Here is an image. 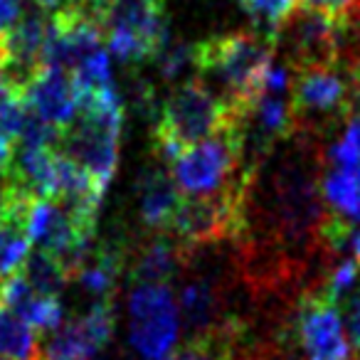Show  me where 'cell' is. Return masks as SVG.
I'll use <instances>...</instances> for the list:
<instances>
[{
  "label": "cell",
  "instance_id": "cell-25",
  "mask_svg": "<svg viewBox=\"0 0 360 360\" xmlns=\"http://www.w3.org/2000/svg\"><path fill=\"white\" fill-rule=\"evenodd\" d=\"M335 306L340 311V321H343V330H345V338H348L350 353L360 355V291L353 289Z\"/></svg>",
  "mask_w": 360,
  "mask_h": 360
},
{
  "label": "cell",
  "instance_id": "cell-16",
  "mask_svg": "<svg viewBox=\"0 0 360 360\" xmlns=\"http://www.w3.org/2000/svg\"><path fill=\"white\" fill-rule=\"evenodd\" d=\"M250 326L245 321H232L215 330L200 335H191L186 345L163 360H247L250 343Z\"/></svg>",
  "mask_w": 360,
  "mask_h": 360
},
{
  "label": "cell",
  "instance_id": "cell-3",
  "mask_svg": "<svg viewBox=\"0 0 360 360\" xmlns=\"http://www.w3.org/2000/svg\"><path fill=\"white\" fill-rule=\"evenodd\" d=\"M355 109L358 96L343 62L289 70L291 134L323 141L338 126H345Z\"/></svg>",
  "mask_w": 360,
  "mask_h": 360
},
{
  "label": "cell",
  "instance_id": "cell-5",
  "mask_svg": "<svg viewBox=\"0 0 360 360\" xmlns=\"http://www.w3.org/2000/svg\"><path fill=\"white\" fill-rule=\"evenodd\" d=\"M245 230V178L212 195L180 198L168 235L191 250L237 242Z\"/></svg>",
  "mask_w": 360,
  "mask_h": 360
},
{
  "label": "cell",
  "instance_id": "cell-28",
  "mask_svg": "<svg viewBox=\"0 0 360 360\" xmlns=\"http://www.w3.org/2000/svg\"><path fill=\"white\" fill-rule=\"evenodd\" d=\"M25 0H0V30H8L20 18Z\"/></svg>",
  "mask_w": 360,
  "mask_h": 360
},
{
  "label": "cell",
  "instance_id": "cell-8",
  "mask_svg": "<svg viewBox=\"0 0 360 360\" xmlns=\"http://www.w3.org/2000/svg\"><path fill=\"white\" fill-rule=\"evenodd\" d=\"M180 314L163 284H136L129 296V338L146 360H163L178 340Z\"/></svg>",
  "mask_w": 360,
  "mask_h": 360
},
{
  "label": "cell",
  "instance_id": "cell-14",
  "mask_svg": "<svg viewBox=\"0 0 360 360\" xmlns=\"http://www.w3.org/2000/svg\"><path fill=\"white\" fill-rule=\"evenodd\" d=\"M126 255H129V245L126 242H99L84 257V262L75 271L72 281H77L96 301H116L121 276L126 274Z\"/></svg>",
  "mask_w": 360,
  "mask_h": 360
},
{
  "label": "cell",
  "instance_id": "cell-33",
  "mask_svg": "<svg viewBox=\"0 0 360 360\" xmlns=\"http://www.w3.org/2000/svg\"><path fill=\"white\" fill-rule=\"evenodd\" d=\"M0 32H3V30H0Z\"/></svg>",
  "mask_w": 360,
  "mask_h": 360
},
{
  "label": "cell",
  "instance_id": "cell-22",
  "mask_svg": "<svg viewBox=\"0 0 360 360\" xmlns=\"http://www.w3.org/2000/svg\"><path fill=\"white\" fill-rule=\"evenodd\" d=\"M153 62L158 65V75L163 77V82H178L186 77L188 70H195V45L168 40V45L155 55Z\"/></svg>",
  "mask_w": 360,
  "mask_h": 360
},
{
  "label": "cell",
  "instance_id": "cell-19",
  "mask_svg": "<svg viewBox=\"0 0 360 360\" xmlns=\"http://www.w3.org/2000/svg\"><path fill=\"white\" fill-rule=\"evenodd\" d=\"M20 274L35 291L50 296H60V291L70 284V274H67L65 264L42 250L35 255H27V259L20 266Z\"/></svg>",
  "mask_w": 360,
  "mask_h": 360
},
{
  "label": "cell",
  "instance_id": "cell-7",
  "mask_svg": "<svg viewBox=\"0 0 360 360\" xmlns=\"http://www.w3.org/2000/svg\"><path fill=\"white\" fill-rule=\"evenodd\" d=\"M350 27L319 11L299 6L281 25L276 50H281L289 70L311 65L343 62Z\"/></svg>",
  "mask_w": 360,
  "mask_h": 360
},
{
  "label": "cell",
  "instance_id": "cell-32",
  "mask_svg": "<svg viewBox=\"0 0 360 360\" xmlns=\"http://www.w3.org/2000/svg\"><path fill=\"white\" fill-rule=\"evenodd\" d=\"M0 360H8V358H0Z\"/></svg>",
  "mask_w": 360,
  "mask_h": 360
},
{
  "label": "cell",
  "instance_id": "cell-13",
  "mask_svg": "<svg viewBox=\"0 0 360 360\" xmlns=\"http://www.w3.org/2000/svg\"><path fill=\"white\" fill-rule=\"evenodd\" d=\"M139 195V220L148 232H168L170 220L180 202V191L170 178V170L163 160L153 158L139 175L136 183Z\"/></svg>",
  "mask_w": 360,
  "mask_h": 360
},
{
  "label": "cell",
  "instance_id": "cell-30",
  "mask_svg": "<svg viewBox=\"0 0 360 360\" xmlns=\"http://www.w3.org/2000/svg\"><path fill=\"white\" fill-rule=\"evenodd\" d=\"M348 247H350V252H353L355 264L360 266V230H353V235H350V240H348Z\"/></svg>",
  "mask_w": 360,
  "mask_h": 360
},
{
  "label": "cell",
  "instance_id": "cell-4",
  "mask_svg": "<svg viewBox=\"0 0 360 360\" xmlns=\"http://www.w3.org/2000/svg\"><path fill=\"white\" fill-rule=\"evenodd\" d=\"M170 178L186 195H212L245 178L242 134L235 119L210 139L183 148L170 160Z\"/></svg>",
  "mask_w": 360,
  "mask_h": 360
},
{
  "label": "cell",
  "instance_id": "cell-18",
  "mask_svg": "<svg viewBox=\"0 0 360 360\" xmlns=\"http://www.w3.org/2000/svg\"><path fill=\"white\" fill-rule=\"evenodd\" d=\"M37 353H40V343L35 338V330L0 306V358L37 360Z\"/></svg>",
  "mask_w": 360,
  "mask_h": 360
},
{
  "label": "cell",
  "instance_id": "cell-10",
  "mask_svg": "<svg viewBox=\"0 0 360 360\" xmlns=\"http://www.w3.org/2000/svg\"><path fill=\"white\" fill-rule=\"evenodd\" d=\"M114 301H94L86 314L50 330L40 343L37 360H91L114 335Z\"/></svg>",
  "mask_w": 360,
  "mask_h": 360
},
{
  "label": "cell",
  "instance_id": "cell-12",
  "mask_svg": "<svg viewBox=\"0 0 360 360\" xmlns=\"http://www.w3.org/2000/svg\"><path fill=\"white\" fill-rule=\"evenodd\" d=\"M25 104L37 119L55 129H67L79 114V99H77L75 84H72L70 72L45 67L32 75V79L22 89Z\"/></svg>",
  "mask_w": 360,
  "mask_h": 360
},
{
  "label": "cell",
  "instance_id": "cell-24",
  "mask_svg": "<svg viewBox=\"0 0 360 360\" xmlns=\"http://www.w3.org/2000/svg\"><path fill=\"white\" fill-rule=\"evenodd\" d=\"M358 279H360V266L355 264V259L350 257V259H343L340 264H335L333 269L328 271V276H326V284L321 286L319 291L328 301L338 304L345 294H350V291L355 289Z\"/></svg>",
  "mask_w": 360,
  "mask_h": 360
},
{
  "label": "cell",
  "instance_id": "cell-6",
  "mask_svg": "<svg viewBox=\"0 0 360 360\" xmlns=\"http://www.w3.org/2000/svg\"><path fill=\"white\" fill-rule=\"evenodd\" d=\"M104 37L109 52L124 65L153 62L170 40L165 0H109Z\"/></svg>",
  "mask_w": 360,
  "mask_h": 360
},
{
  "label": "cell",
  "instance_id": "cell-27",
  "mask_svg": "<svg viewBox=\"0 0 360 360\" xmlns=\"http://www.w3.org/2000/svg\"><path fill=\"white\" fill-rule=\"evenodd\" d=\"M343 65H345V70H348L355 96H358V101H360V22L350 27L348 45H345V52H343Z\"/></svg>",
  "mask_w": 360,
  "mask_h": 360
},
{
  "label": "cell",
  "instance_id": "cell-29",
  "mask_svg": "<svg viewBox=\"0 0 360 360\" xmlns=\"http://www.w3.org/2000/svg\"><path fill=\"white\" fill-rule=\"evenodd\" d=\"M13 160H15V155H13V141L0 131V175H6L11 170Z\"/></svg>",
  "mask_w": 360,
  "mask_h": 360
},
{
  "label": "cell",
  "instance_id": "cell-23",
  "mask_svg": "<svg viewBox=\"0 0 360 360\" xmlns=\"http://www.w3.org/2000/svg\"><path fill=\"white\" fill-rule=\"evenodd\" d=\"M326 155L333 165H360V111L345 121L343 136L330 146Z\"/></svg>",
  "mask_w": 360,
  "mask_h": 360
},
{
  "label": "cell",
  "instance_id": "cell-31",
  "mask_svg": "<svg viewBox=\"0 0 360 360\" xmlns=\"http://www.w3.org/2000/svg\"><path fill=\"white\" fill-rule=\"evenodd\" d=\"M84 3L96 13V15H99L101 25H104V13H106V6H109V0H84Z\"/></svg>",
  "mask_w": 360,
  "mask_h": 360
},
{
  "label": "cell",
  "instance_id": "cell-20",
  "mask_svg": "<svg viewBox=\"0 0 360 360\" xmlns=\"http://www.w3.org/2000/svg\"><path fill=\"white\" fill-rule=\"evenodd\" d=\"M242 11L255 22V30L276 42L281 25L299 8V0H237Z\"/></svg>",
  "mask_w": 360,
  "mask_h": 360
},
{
  "label": "cell",
  "instance_id": "cell-11",
  "mask_svg": "<svg viewBox=\"0 0 360 360\" xmlns=\"http://www.w3.org/2000/svg\"><path fill=\"white\" fill-rule=\"evenodd\" d=\"M193 250L178 242L168 232H148L139 242L129 245L126 276L134 284H163L180 279L191 262Z\"/></svg>",
  "mask_w": 360,
  "mask_h": 360
},
{
  "label": "cell",
  "instance_id": "cell-15",
  "mask_svg": "<svg viewBox=\"0 0 360 360\" xmlns=\"http://www.w3.org/2000/svg\"><path fill=\"white\" fill-rule=\"evenodd\" d=\"M0 306L37 330H55L62 323L60 299L35 291L20 271L0 281Z\"/></svg>",
  "mask_w": 360,
  "mask_h": 360
},
{
  "label": "cell",
  "instance_id": "cell-21",
  "mask_svg": "<svg viewBox=\"0 0 360 360\" xmlns=\"http://www.w3.org/2000/svg\"><path fill=\"white\" fill-rule=\"evenodd\" d=\"M30 255V237L22 222H0V281L20 271L22 262Z\"/></svg>",
  "mask_w": 360,
  "mask_h": 360
},
{
  "label": "cell",
  "instance_id": "cell-1",
  "mask_svg": "<svg viewBox=\"0 0 360 360\" xmlns=\"http://www.w3.org/2000/svg\"><path fill=\"white\" fill-rule=\"evenodd\" d=\"M274 55L276 42L259 30L222 32L195 45V72L205 84H215L220 89L217 94L240 111L259 96Z\"/></svg>",
  "mask_w": 360,
  "mask_h": 360
},
{
  "label": "cell",
  "instance_id": "cell-26",
  "mask_svg": "<svg viewBox=\"0 0 360 360\" xmlns=\"http://www.w3.org/2000/svg\"><path fill=\"white\" fill-rule=\"evenodd\" d=\"M299 6L323 13L333 20L345 22L348 27L360 22V0H299Z\"/></svg>",
  "mask_w": 360,
  "mask_h": 360
},
{
  "label": "cell",
  "instance_id": "cell-2",
  "mask_svg": "<svg viewBox=\"0 0 360 360\" xmlns=\"http://www.w3.org/2000/svg\"><path fill=\"white\" fill-rule=\"evenodd\" d=\"M232 119L235 109L210 84H205L200 77L186 79L160 101L153 116V158L168 165L183 148L227 129Z\"/></svg>",
  "mask_w": 360,
  "mask_h": 360
},
{
  "label": "cell",
  "instance_id": "cell-17",
  "mask_svg": "<svg viewBox=\"0 0 360 360\" xmlns=\"http://www.w3.org/2000/svg\"><path fill=\"white\" fill-rule=\"evenodd\" d=\"M323 210L348 225H360V165H330L321 170Z\"/></svg>",
  "mask_w": 360,
  "mask_h": 360
},
{
  "label": "cell",
  "instance_id": "cell-9",
  "mask_svg": "<svg viewBox=\"0 0 360 360\" xmlns=\"http://www.w3.org/2000/svg\"><path fill=\"white\" fill-rule=\"evenodd\" d=\"M294 333L304 360H350L340 311L321 291L301 296L294 316Z\"/></svg>",
  "mask_w": 360,
  "mask_h": 360
}]
</instances>
